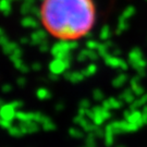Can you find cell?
<instances>
[{"instance_id": "cell-1", "label": "cell", "mask_w": 147, "mask_h": 147, "mask_svg": "<svg viewBox=\"0 0 147 147\" xmlns=\"http://www.w3.org/2000/svg\"><path fill=\"white\" fill-rule=\"evenodd\" d=\"M39 20L55 39L76 42L93 31L97 9L94 0H42Z\"/></svg>"}]
</instances>
